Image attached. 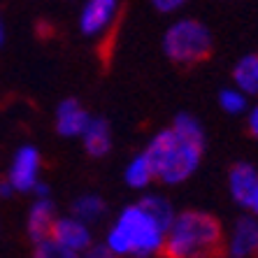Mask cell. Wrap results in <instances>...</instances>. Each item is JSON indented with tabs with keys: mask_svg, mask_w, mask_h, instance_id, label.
Here are the masks:
<instances>
[{
	"mask_svg": "<svg viewBox=\"0 0 258 258\" xmlns=\"http://www.w3.org/2000/svg\"><path fill=\"white\" fill-rule=\"evenodd\" d=\"M158 251L163 258H223L221 223L205 212H184L172 221Z\"/></svg>",
	"mask_w": 258,
	"mask_h": 258,
	"instance_id": "1",
	"label": "cell"
},
{
	"mask_svg": "<svg viewBox=\"0 0 258 258\" xmlns=\"http://www.w3.org/2000/svg\"><path fill=\"white\" fill-rule=\"evenodd\" d=\"M203 147L179 140L172 131H163L151 140L144 151V161L149 163L151 174L165 184H179L198 168Z\"/></svg>",
	"mask_w": 258,
	"mask_h": 258,
	"instance_id": "2",
	"label": "cell"
},
{
	"mask_svg": "<svg viewBox=\"0 0 258 258\" xmlns=\"http://www.w3.org/2000/svg\"><path fill=\"white\" fill-rule=\"evenodd\" d=\"M165 54L179 66H198L212 56L210 30L198 21H179L165 35Z\"/></svg>",
	"mask_w": 258,
	"mask_h": 258,
	"instance_id": "3",
	"label": "cell"
},
{
	"mask_svg": "<svg viewBox=\"0 0 258 258\" xmlns=\"http://www.w3.org/2000/svg\"><path fill=\"white\" fill-rule=\"evenodd\" d=\"M116 228L123 233V237L128 240V249L135 256H149L151 251H158L163 244V233L156 223L151 221L149 216L135 207H128L121 214Z\"/></svg>",
	"mask_w": 258,
	"mask_h": 258,
	"instance_id": "4",
	"label": "cell"
},
{
	"mask_svg": "<svg viewBox=\"0 0 258 258\" xmlns=\"http://www.w3.org/2000/svg\"><path fill=\"white\" fill-rule=\"evenodd\" d=\"M37 168H40V154L33 147L19 149L14 165L10 170V186L17 191H30L37 181Z\"/></svg>",
	"mask_w": 258,
	"mask_h": 258,
	"instance_id": "5",
	"label": "cell"
},
{
	"mask_svg": "<svg viewBox=\"0 0 258 258\" xmlns=\"http://www.w3.org/2000/svg\"><path fill=\"white\" fill-rule=\"evenodd\" d=\"M51 242H56L58 246L68 249V251H75L77 253L79 249H86L91 244V235L89 230L82 226L79 221L75 219H58L51 228Z\"/></svg>",
	"mask_w": 258,
	"mask_h": 258,
	"instance_id": "6",
	"label": "cell"
},
{
	"mask_svg": "<svg viewBox=\"0 0 258 258\" xmlns=\"http://www.w3.org/2000/svg\"><path fill=\"white\" fill-rule=\"evenodd\" d=\"M230 191L240 205L251 207L258 196V172L249 163H237L230 170Z\"/></svg>",
	"mask_w": 258,
	"mask_h": 258,
	"instance_id": "7",
	"label": "cell"
},
{
	"mask_svg": "<svg viewBox=\"0 0 258 258\" xmlns=\"http://www.w3.org/2000/svg\"><path fill=\"white\" fill-rule=\"evenodd\" d=\"M230 258H258V221L256 219H240L235 226L233 240H230Z\"/></svg>",
	"mask_w": 258,
	"mask_h": 258,
	"instance_id": "8",
	"label": "cell"
},
{
	"mask_svg": "<svg viewBox=\"0 0 258 258\" xmlns=\"http://www.w3.org/2000/svg\"><path fill=\"white\" fill-rule=\"evenodd\" d=\"M89 126V114L77 100H63L58 105V114H56V128L60 135H77L84 133Z\"/></svg>",
	"mask_w": 258,
	"mask_h": 258,
	"instance_id": "9",
	"label": "cell"
},
{
	"mask_svg": "<svg viewBox=\"0 0 258 258\" xmlns=\"http://www.w3.org/2000/svg\"><path fill=\"white\" fill-rule=\"evenodd\" d=\"M54 207L49 203L47 198H42L40 203H35V207L30 210V216H28V233L30 237L37 242V244H42L51 237V228H54Z\"/></svg>",
	"mask_w": 258,
	"mask_h": 258,
	"instance_id": "10",
	"label": "cell"
},
{
	"mask_svg": "<svg viewBox=\"0 0 258 258\" xmlns=\"http://www.w3.org/2000/svg\"><path fill=\"white\" fill-rule=\"evenodd\" d=\"M119 10L116 3H109V0H96V3H89L84 7V14H82V30L86 35H96L100 33L107 21H112L114 12Z\"/></svg>",
	"mask_w": 258,
	"mask_h": 258,
	"instance_id": "11",
	"label": "cell"
},
{
	"mask_svg": "<svg viewBox=\"0 0 258 258\" xmlns=\"http://www.w3.org/2000/svg\"><path fill=\"white\" fill-rule=\"evenodd\" d=\"M84 144L91 156H105L109 151V126L105 119H93L84 131Z\"/></svg>",
	"mask_w": 258,
	"mask_h": 258,
	"instance_id": "12",
	"label": "cell"
},
{
	"mask_svg": "<svg viewBox=\"0 0 258 258\" xmlns=\"http://www.w3.org/2000/svg\"><path fill=\"white\" fill-rule=\"evenodd\" d=\"M140 210L144 212V214L149 216L151 221L156 223L158 228H161V233H165V230L172 226L174 221V214H172V207H170L168 200H163V198H142L138 205Z\"/></svg>",
	"mask_w": 258,
	"mask_h": 258,
	"instance_id": "13",
	"label": "cell"
},
{
	"mask_svg": "<svg viewBox=\"0 0 258 258\" xmlns=\"http://www.w3.org/2000/svg\"><path fill=\"white\" fill-rule=\"evenodd\" d=\"M233 77L237 82V86L244 89L246 93H258V54L242 58L235 68Z\"/></svg>",
	"mask_w": 258,
	"mask_h": 258,
	"instance_id": "14",
	"label": "cell"
},
{
	"mask_svg": "<svg viewBox=\"0 0 258 258\" xmlns=\"http://www.w3.org/2000/svg\"><path fill=\"white\" fill-rule=\"evenodd\" d=\"M105 203L98 196H84V198H77L75 205H72V214L77 216V221H96L105 214Z\"/></svg>",
	"mask_w": 258,
	"mask_h": 258,
	"instance_id": "15",
	"label": "cell"
},
{
	"mask_svg": "<svg viewBox=\"0 0 258 258\" xmlns=\"http://www.w3.org/2000/svg\"><path fill=\"white\" fill-rule=\"evenodd\" d=\"M172 133L188 144H196V147H203L205 144V138H203V131H200L198 121L193 119V116H188V114H179L177 119H174Z\"/></svg>",
	"mask_w": 258,
	"mask_h": 258,
	"instance_id": "16",
	"label": "cell"
},
{
	"mask_svg": "<svg viewBox=\"0 0 258 258\" xmlns=\"http://www.w3.org/2000/svg\"><path fill=\"white\" fill-rule=\"evenodd\" d=\"M151 177H154V174H151V168H149V163L144 161V156H138V158H135V161L131 163L128 172H126L128 184H131V186H135V188L144 186V184H149Z\"/></svg>",
	"mask_w": 258,
	"mask_h": 258,
	"instance_id": "17",
	"label": "cell"
},
{
	"mask_svg": "<svg viewBox=\"0 0 258 258\" xmlns=\"http://www.w3.org/2000/svg\"><path fill=\"white\" fill-rule=\"evenodd\" d=\"M35 258H79V256L75 251H68V249L58 246L56 242L47 240V242H42V244H37Z\"/></svg>",
	"mask_w": 258,
	"mask_h": 258,
	"instance_id": "18",
	"label": "cell"
},
{
	"mask_svg": "<svg viewBox=\"0 0 258 258\" xmlns=\"http://www.w3.org/2000/svg\"><path fill=\"white\" fill-rule=\"evenodd\" d=\"M219 100H221V107L226 109V112H230V114H237V112H242V109L246 107L244 96H240V93H237V91H233V89L221 91Z\"/></svg>",
	"mask_w": 258,
	"mask_h": 258,
	"instance_id": "19",
	"label": "cell"
},
{
	"mask_svg": "<svg viewBox=\"0 0 258 258\" xmlns=\"http://www.w3.org/2000/svg\"><path fill=\"white\" fill-rule=\"evenodd\" d=\"M86 258H116V256H114L112 251H109L107 246H93Z\"/></svg>",
	"mask_w": 258,
	"mask_h": 258,
	"instance_id": "20",
	"label": "cell"
},
{
	"mask_svg": "<svg viewBox=\"0 0 258 258\" xmlns=\"http://www.w3.org/2000/svg\"><path fill=\"white\" fill-rule=\"evenodd\" d=\"M249 135H253V138H258V107L253 109L251 114H249Z\"/></svg>",
	"mask_w": 258,
	"mask_h": 258,
	"instance_id": "21",
	"label": "cell"
},
{
	"mask_svg": "<svg viewBox=\"0 0 258 258\" xmlns=\"http://www.w3.org/2000/svg\"><path fill=\"white\" fill-rule=\"evenodd\" d=\"M154 7H156V10H163V12H170V10L181 7V3H177V0H170V3H154Z\"/></svg>",
	"mask_w": 258,
	"mask_h": 258,
	"instance_id": "22",
	"label": "cell"
},
{
	"mask_svg": "<svg viewBox=\"0 0 258 258\" xmlns=\"http://www.w3.org/2000/svg\"><path fill=\"white\" fill-rule=\"evenodd\" d=\"M251 210L258 214V196H256V200H253V203H251Z\"/></svg>",
	"mask_w": 258,
	"mask_h": 258,
	"instance_id": "23",
	"label": "cell"
},
{
	"mask_svg": "<svg viewBox=\"0 0 258 258\" xmlns=\"http://www.w3.org/2000/svg\"><path fill=\"white\" fill-rule=\"evenodd\" d=\"M0 42H3V24H0Z\"/></svg>",
	"mask_w": 258,
	"mask_h": 258,
	"instance_id": "24",
	"label": "cell"
}]
</instances>
